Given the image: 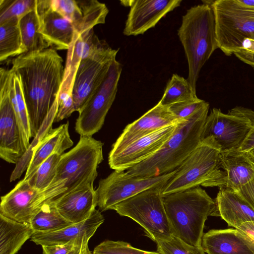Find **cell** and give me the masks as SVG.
<instances>
[{"mask_svg":"<svg viewBox=\"0 0 254 254\" xmlns=\"http://www.w3.org/2000/svg\"><path fill=\"white\" fill-rule=\"evenodd\" d=\"M63 63L52 48L23 53L12 61L11 68L20 79L32 137L58 99L64 73Z\"/></svg>","mask_w":254,"mask_h":254,"instance_id":"1","label":"cell"},{"mask_svg":"<svg viewBox=\"0 0 254 254\" xmlns=\"http://www.w3.org/2000/svg\"><path fill=\"white\" fill-rule=\"evenodd\" d=\"M103 144L92 136H80L76 145L61 155L54 180L36 197L37 211L44 203L94 183L98 176V166L104 159Z\"/></svg>","mask_w":254,"mask_h":254,"instance_id":"2","label":"cell"},{"mask_svg":"<svg viewBox=\"0 0 254 254\" xmlns=\"http://www.w3.org/2000/svg\"><path fill=\"white\" fill-rule=\"evenodd\" d=\"M209 109L207 102L194 114L178 123L159 150L127 172L135 177H154L176 170L200 143Z\"/></svg>","mask_w":254,"mask_h":254,"instance_id":"3","label":"cell"},{"mask_svg":"<svg viewBox=\"0 0 254 254\" xmlns=\"http://www.w3.org/2000/svg\"><path fill=\"white\" fill-rule=\"evenodd\" d=\"M163 201L172 235L201 247L205 221L218 216L215 200L199 186L164 195Z\"/></svg>","mask_w":254,"mask_h":254,"instance_id":"4","label":"cell"},{"mask_svg":"<svg viewBox=\"0 0 254 254\" xmlns=\"http://www.w3.org/2000/svg\"><path fill=\"white\" fill-rule=\"evenodd\" d=\"M203 2L187 11L178 31L188 63L187 80L196 93V82L202 67L219 49L213 9L208 1Z\"/></svg>","mask_w":254,"mask_h":254,"instance_id":"5","label":"cell"},{"mask_svg":"<svg viewBox=\"0 0 254 254\" xmlns=\"http://www.w3.org/2000/svg\"><path fill=\"white\" fill-rule=\"evenodd\" d=\"M208 1L214 14L218 48L230 56L242 48L246 39L254 36V7L239 0Z\"/></svg>","mask_w":254,"mask_h":254,"instance_id":"6","label":"cell"},{"mask_svg":"<svg viewBox=\"0 0 254 254\" xmlns=\"http://www.w3.org/2000/svg\"><path fill=\"white\" fill-rule=\"evenodd\" d=\"M164 186L152 188L115 205L112 210L127 217L144 230L155 243L172 236L163 201Z\"/></svg>","mask_w":254,"mask_h":254,"instance_id":"7","label":"cell"},{"mask_svg":"<svg viewBox=\"0 0 254 254\" xmlns=\"http://www.w3.org/2000/svg\"><path fill=\"white\" fill-rule=\"evenodd\" d=\"M220 147L212 137L202 140L164 186L163 196L202 185L215 169Z\"/></svg>","mask_w":254,"mask_h":254,"instance_id":"8","label":"cell"},{"mask_svg":"<svg viewBox=\"0 0 254 254\" xmlns=\"http://www.w3.org/2000/svg\"><path fill=\"white\" fill-rule=\"evenodd\" d=\"M176 171L154 177H139L127 171L114 170L99 182L95 190L97 206L101 211L112 210L115 205L142 191L165 186Z\"/></svg>","mask_w":254,"mask_h":254,"instance_id":"9","label":"cell"},{"mask_svg":"<svg viewBox=\"0 0 254 254\" xmlns=\"http://www.w3.org/2000/svg\"><path fill=\"white\" fill-rule=\"evenodd\" d=\"M122 70L121 64L115 60L103 83L78 112L75 130L80 136H92L102 127L115 100Z\"/></svg>","mask_w":254,"mask_h":254,"instance_id":"10","label":"cell"},{"mask_svg":"<svg viewBox=\"0 0 254 254\" xmlns=\"http://www.w3.org/2000/svg\"><path fill=\"white\" fill-rule=\"evenodd\" d=\"M119 49L105 41L95 52L83 59L77 70L72 90L75 111L78 112L106 78Z\"/></svg>","mask_w":254,"mask_h":254,"instance_id":"11","label":"cell"},{"mask_svg":"<svg viewBox=\"0 0 254 254\" xmlns=\"http://www.w3.org/2000/svg\"><path fill=\"white\" fill-rule=\"evenodd\" d=\"M11 68H0V157L16 164L25 153L10 97Z\"/></svg>","mask_w":254,"mask_h":254,"instance_id":"12","label":"cell"},{"mask_svg":"<svg viewBox=\"0 0 254 254\" xmlns=\"http://www.w3.org/2000/svg\"><path fill=\"white\" fill-rule=\"evenodd\" d=\"M30 146L16 164L10 177V182L20 177L26 170L23 178L30 179L38 167L54 154L62 155L73 145L69 132V122L50 129L38 141Z\"/></svg>","mask_w":254,"mask_h":254,"instance_id":"13","label":"cell"},{"mask_svg":"<svg viewBox=\"0 0 254 254\" xmlns=\"http://www.w3.org/2000/svg\"><path fill=\"white\" fill-rule=\"evenodd\" d=\"M254 177V160L249 152L239 149L220 152L217 166L201 186L238 191Z\"/></svg>","mask_w":254,"mask_h":254,"instance_id":"14","label":"cell"},{"mask_svg":"<svg viewBox=\"0 0 254 254\" xmlns=\"http://www.w3.org/2000/svg\"><path fill=\"white\" fill-rule=\"evenodd\" d=\"M250 128L248 118L224 114L219 109L213 108L204 125L201 140L212 137L220 147V152L239 149Z\"/></svg>","mask_w":254,"mask_h":254,"instance_id":"15","label":"cell"},{"mask_svg":"<svg viewBox=\"0 0 254 254\" xmlns=\"http://www.w3.org/2000/svg\"><path fill=\"white\" fill-rule=\"evenodd\" d=\"M177 125L165 127L137 139L122 149L110 152V167L114 170L127 171L146 160L159 150L172 136Z\"/></svg>","mask_w":254,"mask_h":254,"instance_id":"16","label":"cell"},{"mask_svg":"<svg viewBox=\"0 0 254 254\" xmlns=\"http://www.w3.org/2000/svg\"><path fill=\"white\" fill-rule=\"evenodd\" d=\"M182 0H133L121 1L130 7L123 33L126 36L143 34L153 28L168 13L179 7Z\"/></svg>","mask_w":254,"mask_h":254,"instance_id":"17","label":"cell"},{"mask_svg":"<svg viewBox=\"0 0 254 254\" xmlns=\"http://www.w3.org/2000/svg\"><path fill=\"white\" fill-rule=\"evenodd\" d=\"M34 9L39 32L49 47L56 50H68L76 32L74 24L53 9L51 0H35Z\"/></svg>","mask_w":254,"mask_h":254,"instance_id":"18","label":"cell"},{"mask_svg":"<svg viewBox=\"0 0 254 254\" xmlns=\"http://www.w3.org/2000/svg\"><path fill=\"white\" fill-rule=\"evenodd\" d=\"M182 121L178 119L168 107L159 102L139 119L126 126L110 152H117L143 136Z\"/></svg>","mask_w":254,"mask_h":254,"instance_id":"19","label":"cell"},{"mask_svg":"<svg viewBox=\"0 0 254 254\" xmlns=\"http://www.w3.org/2000/svg\"><path fill=\"white\" fill-rule=\"evenodd\" d=\"M39 191L22 179L1 197L0 214L14 221L29 224L36 213L35 200Z\"/></svg>","mask_w":254,"mask_h":254,"instance_id":"20","label":"cell"},{"mask_svg":"<svg viewBox=\"0 0 254 254\" xmlns=\"http://www.w3.org/2000/svg\"><path fill=\"white\" fill-rule=\"evenodd\" d=\"M59 213L72 224L89 218L97 206L93 183H89L53 201Z\"/></svg>","mask_w":254,"mask_h":254,"instance_id":"21","label":"cell"},{"mask_svg":"<svg viewBox=\"0 0 254 254\" xmlns=\"http://www.w3.org/2000/svg\"><path fill=\"white\" fill-rule=\"evenodd\" d=\"M100 40L93 29L82 34H75L67 50L64 73L59 95L72 94L75 76L81 61L95 52L105 42Z\"/></svg>","mask_w":254,"mask_h":254,"instance_id":"22","label":"cell"},{"mask_svg":"<svg viewBox=\"0 0 254 254\" xmlns=\"http://www.w3.org/2000/svg\"><path fill=\"white\" fill-rule=\"evenodd\" d=\"M201 247L207 254H254V244L233 228L211 230L204 233Z\"/></svg>","mask_w":254,"mask_h":254,"instance_id":"23","label":"cell"},{"mask_svg":"<svg viewBox=\"0 0 254 254\" xmlns=\"http://www.w3.org/2000/svg\"><path fill=\"white\" fill-rule=\"evenodd\" d=\"M215 201L218 216L229 226L237 229L242 223L254 221V209L237 191L219 189Z\"/></svg>","mask_w":254,"mask_h":254,"instance_id":"24","label":"cell"},{"mask_svg":"<svg viewBox=\"0 0 254 254\" xmlns=\"http://www.w3.org/2000/svg\"><path fill=\"white\" fill-rule=\"evenodd\" d=\"M104 220L105 218L101 211L96 209L90 217L85 221L71 224L55 231L33 232L30 240L36 245L41 246L67 243L86 232L94 235Z\"/></svg>","mask_w":254,"mask_h":254,"instance_id":"25","label":"cell"},{"mask_svg":"<svg viewBox=\"0 0 254 254\" xmlns=\"http://www.w3.org/2000/svg\"><path fill=\"white\" fill-rule=\"evenodd\" d=\"M33 233L29 224L0 214V254H16Z\"/></svg>","mask_w":254,"mask_h":254,"instance_id":"26","label":"cell"},{"mask_svg":"<svg viewBox=\"0 0 254 254\" xmlns=\"http://www.w3.org/2000/svg\"><path fill=\"white\" fill-rule=\"evenodd\" d=\"M10 97L17 119L23 148L25 152L30 146L31 134L30 120L19 76L12 70Z\"/></svg>","mask_w":254,"mask_h":254,"instance_id":"27","label":"cell"},{"mask_svg":"<svg viewBox=\"0 0 254 254\" xmlns=\"http://www.w3.org/2000/svg\"><path fill=\"white\" fill-rule=\"evenodd\" d=\"M19 19L13 18L0 24V62L24 53Z\"/></svg>","mask_w":254,"mask_h":254,"instance_id":"28","label":"cell"},{"mask_svg":"<svg viewBox=\"0 0 254 254\" xmlns=\"http://www.w3.org/2000/svg\"><path fill=\"white\" fill-rule=\"evenodd\" d=\"M72 223L59 213L54 202L44 203L31 219L29 225L33 232H53Z\"/></svg>","mask_w":254,"mask_h":254,"instance_id":"29","label":"cell"},{"mask_svg":"<svg viewBox=\"0 0 254 254\" xmlns=\"http://www.w3.org/2000/svg\"><path fill=\"white\" fill-rule=\"evenodd\" d=\"M19 24L24 53L48 48V45L39 32L38 19L34 9L21 17Z\"/></svg>","mask_w":254,"mask_h":254,"instance_id":"30","label":"cell"},{"mask_svg":"<svg viewBox=\"0 0 254 254\" xmlns=\"http://www.w3.org/2000/svg\"><path fill=\"white\" fill-rule=\"evenodd\" d=\"M187 80L177 74L172 76L167 84L163 95L159 102L164 106L197 98Z\"/></svg>","mask_w":254,"mask_h":254,"instance_id":"31","label":"cell"},{"mask_svg":"<svg viewBox=\"0 0 254 254\" xmlns=\"http://www.w3.org/2000/svg\"><path fill=\"white\" fill-rule=\"evenodd\" d=\"M62 155H51L38 167L33 176L27 180L39 192L47 188L54 179Z\"/></svg>","mask_w":254,"mask_h":254,"instance_id":"32","label":"cell"},{"mask_svg":"<svg viewBox=\"0 0 254 254\" xmlns=\"http://www.w3.org/2000/svg\"><path fill=\"white\" fill-rule=\"evenodd\" d=\"M35 0H0V24L13 18L19 19L34 10Z\"/></svg>","mask_w":254,"mask_h":254,"instance_id":"33","label":"cell"},{"mask_svg":"<svg viewBox=\"0 0 254 254\" xmlns=\"http://www.w3.org/2000/svg\"><path fill=\"white\" fill-rule=\"evenodd\" d=\"M92 254H161L156 252L146 251L132 247L122 241L106 240L96 246Z\"/></svg>","mask_w":254,"mask_h":254,"instance_id":"34","label":"cell"},{"mask_svg":"<svg viewBox=\"0 0 254 254\" xmlns=\"http://www.w3.org/2000/svg\"><path fill=\"white\" fill-rule=\"evenodd\" d=\"M156 243L157 251L161 254H205L202 247L190 245L173 235Z\"/></svg>","mask_w":254,"mask_h":254,"instance_id":"35","label":"cell"},{"mask_svg":"<svg viewBox=\"0 0 254 254\" xmlns=\"http://www.w3.org/2000/svg\"><path fill=\"white\" fill-rule=\"evenodd\" d=\"M207 103L198 98L169 106L170 111L179 120H184L194 114Z\"/></svg>","mask_w":254,"mask_h":254,"instance_id":"36","label":"cell"},{"mask_svg":"<svg viewBox=\"0 0 254 254\" xmlns=\"http://www.w3.org/2000/svg\"><path fill=\"white\" fill-rule=\"evenodd\" d=\"M228 113L243 116L249 120L251 124L250 130L239 150L250 152L254 149V110L241 106H237L229 110Z\"/></svg>","mask_w":254,"mask_h":254,"instance_id":"37","label":"cell"},{"mask_svg":"<svg viewBox=\"0 0 254 254\" xmlns=\"http://www.w3.org/2000/svg\"><path fill=\"white\" fill-rule=\"evenodd\" d=\"M82 236L67 243L59 245L42 246V248L43 250V254H67L72 250L74 247L78 243Z\"/></svg>","mask_w":254,"mask_h":254,"instance_id":"38","label":"cell"},{"mask_svg":"<svg viewBox=\"0 0 254 254\" xmlns=\"http://www.w3.org/2000/svg\"><path fill=\"white\" fill-rule=\"evenodd\" d=\"M93 235L91 233L86 232L81 236L78 243L67 254H92V252L89 248L88 243Z\"/></svg>","mask_w":254,"mask_h":254,"instance_id":"39","label":"cell"},{"mask_svg":"<svg viewBox=\"0 0 254 254\" xmlns=\"http://www.w3.org/2000/svg\"><path fill=\"white\" fill-rule=\"evenodd\" d=\"M237 191L254 209V177Z\"/></svg>","mask_w":254,"mask_h":254,"instance_id":"40","label":"cell"},{"mask_svg":"<svg viewBox=\"0 0 254 254\" xmlns=\"http://www.w3.org/2000/svg\"><path fill=\"white\" fill-rule=\"evenodd\" d=\"M234 55L243 63L254 67V53L241 49Z\"/></svg>","mask_w":254,"mask_h":254,"instance_id":"41","label":"cell"},{"mask_svg":"<svg viewBox=\"0 0 254 254\" xmlns=\"http://www.w3.org/2000/svg\"><path fill=\"white\" fill-rule=\"evenodd\" d=\"M254 244V221L242 223L237 229Z\"/></svg>","mask_w":254,"mask_h":254,"instance_id":"42","label":"cell"},{"mask_svg":"<svg viewBox=\"0 0 254 254\" xmlns=\"http://www.w3.org/2000/svg\"><path fill=\"white\" fill-rule=\"evenodd\" d=\"M242 49L254 53V40L246 39L243 43Z\"/></svg>","mask_w":254,"mask_h":254,"instance_id":"43","label":"cell"},{"mask_svg":"<svg viewBox=\"0 0 254 254\" xmlns=\"http://www.w3.org/2000/svg\"><path fill=\"white\" fill-rule=\"evenodd\" d=\"M243 4L249 6L254 7V0H239Z\"/></svg>","mask_w":254,"mask_h":254,"instance_id":"44","label":"cell"},{"mask_svg":"<svg viewBox=\"0 0 254 254\" xmlns=\"http://www.w3.org/2000/svg\"><path fill=\"white\" fill-rule=\"evenodd\" d=\"M249 152L251 153V154L252 155V156L254 160V149L251 150Z\"/></svg>","mask_w":254,"mask_h":254,"instance_id":"45","label":"cell"},{"mask_svg":"<svg viewBox=\"0 0 254 254\" xmlns=\"http://www.w3.org/2000/svg\"><path fill=\"white\" fill-rule=\"evenodd\" d=\"M251 39L254 40V36Z\"/></svg>","mask_w":254,"mask_h":254,"instance_id":"46","label":"cell"}]
</instances>
